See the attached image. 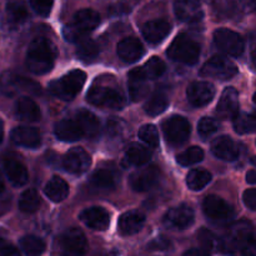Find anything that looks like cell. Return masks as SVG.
<instances>
[{
	"label": "cell",
	"instance_id": "cell-1",
	"mask_svg": "<svg viewBox=\"0 0 256 256\" xmlns=\"http://www.w3.org/2000/svg\"><path fill=\"white\" fill-rule=\"evenodd\" d=\"M224 252H240L242 256H256V232L249 222H239L230 226L222 240Z\"/></svg>",
	"mask_w": 256,
	"mask_h": 256
},
{
	"label": "cell",
	"instance_id": "cell-2",
	"mask_svg": "<svg viewBox=\"0 0 256 256\" xmlns=\"http://www.w3.org/2000/svg\"><path fill=\"white\" fill-rule=\"evenodd\" d=\"M58 50L46 38H35L29 45L26 52V68L36 75L49 72L54 66Z\"/></svg>",
	"mask_w": 256,
	"mask_h": 256
},
{
	"label": "cell",
	"instance_id": "cell-3",
	"mask_svg": "<svg viewBox=\"0 0 256 256\" xmlns=\"http://www.w3.org/2000/svg\"><path fill=\"white\" fill-rule=\"evenodd\" d=\"M100 24V15L92 9H82L64 28L62 34L68 42H78L92 32Z\"/></svg>",
	"mask_w": 256,
	"mask_h": 256
},
{
	"label": "cell",
	"instance_id": "cell-4",
	"mask_svg": "<svg viewBox=\"0 0 256 256\" xmlns=\"http://www.w3.org/2000/svg\"><path fill=\"white\" fill-rule=\"evenodd\" d=\"M85 80H86V74L82 70L75 69L60 79L50 82L49 92L54 96L65 100V102H69L79 94L80 90L84 86Z\"/></svg>",
	"mask_w": 256,
	"mask_h": 256
},
{
	"label": "cell",
	"instance_id": "cell-5",
	"mask_svg": "<svg viewBox=\"0 0 256 256\" xmlns=\"http://www.w3.org/2000/svg\"><path fill=\"white\" fill-rule=\"evenodd\" d=\"M168 56L185 65L196 64L200 56V45L186 34H180L168 49Z\"/></svg>",
	"mask_w": 256,
	"mask_h": 256
},
{
	"label": "cell",
	"instance_id": "cell-6",
	"mask_svg": "<svg viewBox=\"0 0 256 256\" xmlns=\"http://www.w3.org/2000/svg\"><path fill=\"white\" fill-rule=\"evenodd\" d=\"M88 242L84 232L76 228L68 229L58 240L56 256H84Z\"/></svg>",
	"mask_w": 256,
	"mask_h": 256
},
{
	"label": "cell",
	"instance_id": "cell-7",
	"mask_svg": "<svg viewBox=\"0 0 256 256\" xmlns=\"http://www.w3.org/2000/svg\"><path fill=\"white\" fill-rule=\"evenodd\" d=\"M238 74V68L234 62L222 55H214L200 69V75L204 78H214L220 80H229Z\"/></svg>",
	"mask_w": 256,
	"mask_h": 256
},
{
	"label": "cell",
	"instance_id": "cell-8",
	"mask_svg": "<svg viewBox=\"0 0 256 256\" xmlns=\"http://www.w3.org/2000/svg\"><path fill=\"white\" fill-rule=\"evenodd\" d=\"M86 100L92 105L106 109L120 110L125 106V99L119 92L108 86H94L89 90Z\"/></svg>",
	"mask_w": 256,
	"mask_h": 256
},
{
	"label": "cell",
	"instance_id": "cell-9",
	"mask_svg": "<svg viewBox=\"0 0 256 256\" xmlns=\"http://www.w3.org/2000/svg\"><path fill=\"white\" fill-rule=\"evenodd\" d=\"M214 44L220 52L232 56H239L245 49V42L242 35L225 28L215 30Z\"/></svg>",
	"mask_w": 256,
	"mask_h": 256
},
{
	"label": "cell",
	"instance_id": "cell-10",
	"mask_svg": "<svg viewBox=\"0 0 256 256\" xmlns=\"http://www.w3.org/2000/svg\"><path fill=\"white\" fill-rule=\"evenodd\" d=\"M192 128L190 122L185 118L174 115L162 122V132L166 142L172 145H180L189 138Z\"/></svg>",
	"mask_w": 256,
	"mask_h": 256
},
{
	"label": "cell",
	"instance_id": "cell-11",
	"mask_svg": "<svg viewBox=\"0 0 256 256\" xmlns=\"http://www.w3.org/2000/svg\"><path fill=\"white\" fill-rule=\"evenodd\" d=\"M205 215L214 222H228L235 215L234 208L218 195H209L202 202Z\"/></svg>",
	"mask_w": 256,
	"mask_h": 256
},
{
	"label": "cell",
	"instance_id": "cell-12",
	"mask_svg": "<svg viewBox=\"0 0 256 256\" xmlns=\"http://www.w3.org/2000/svg\"><path fill=\"white\" fill-rule=\"evenodd\" d=\"M160 179V170L155 165H149L142 169L136 170L134 174L130 176L129 184L134 192H145L158 184Z\"/></svg>",
	"mask_w": 256,
	"mask_h": 256
},
{
	"label": "cell",
	"instance_id": "cell-13",
	"mask_svg": "<svg viewBox=\"0 0 256 256\" xmlns=\"http://www.w3.org/2000/svg\"><path fill=\"white\" fill-rule=\"evenodd\" d=\"M90 165L92 158L82 148H72L62 158V168L70 174H82L89 169Z\"/></svg>",
	"mask_w": 256,
	"mask_h": 256
},
{
	"label": "cell",
	"instance_id": "cell-14",
	"mask_svg": "<svg viewBox=\"0 0 256 256\" xmlns=\"http://www.w3.org/2000/svg\"><path fill=\"white\" fill-rule=\"evenodd\" d=\"M195 220L194 210L188 205L182 204L172 208L164 216V224L170 229L184 230L192 226Z\"/></svg>",
	"mask_w": 256,
	"mask_h": 256
},
{
	"label": "cell",
	"instance_id": "cell-15",
	"mask_svg": "<svg viewBox=\"0 0 256 256\" xmlns=\"http://www.w3.org/2000/svg\"><path fill=\"white\" fill-rule=\"evenodd\" d=\"M186 95L192 106H205L214 99L215 86L208 82H195L188 86Z\"/></svg>",
	"mask_w": 256,
	"mask_h": 256
},
{
	"label": "cell",
	"instance_id": "cell-16",
	"mask_svg": "<svg viewBox=\"0 0 256 256\" xmlns=\"http://www.w3.org/2000/svg\"><path fill=\"white\" fill-rule=\"evenodd\" d=\"M239 94L234 88H226L220 96L219 102L216 106V114L219 118L226 119H234L239 114Z\"/></svg>",
	"mask_w": 256,
	"mask_h": 256
},
{
	"label": "cell",
	"instance_id": "cell-17",
	"mask_svg": "<svg viewBox=\"0 0 256 256\" xmlns=\"http://www.w3.org/2000/svg\"><path fill=\"white\" fill-rule=\"evenodd\" d=\"M172 32V25L168 20L154 19L146 22L142 28V36L150 44H159Z\"/></svg>",
	"mask_w": 256,
	"mask_h": 256
},
{
	"label": "cell",
	"instance_id": "cell-18",
	"mask_svg": "<svg viewBox=\"0 0 256 256\" xmlns=\"http://www.w3.org/2000/svg\"><path fill=\"white\" fill-rule=\"evenodd\" d=\"M79 219L86 225L88 228L92 230H102L106 229L110 224V215L104 208L92 206L82 210L79 215Z\"/></svg>",
	"mask_w": 256,
	"mask_h": 256
},
{
	"label": "cell",
	"instance_id": "cell-19",
	"mask_svg": "<svg viewBox=\"0 0 256 256\" xmlns=\"http://www.w3.org/2000/svg\"><path fill=\"white\" fill-rule=\"evenodd\" d=\"M174 12L178 19L184 22H196L202 18L199 0H175Z\"/></svg>",
	"mask_w": 256,
	"mask_h": 256
},
{
	"label": "cell",
	"instance_id": "cell-20",
	"mask_svg": "<svg viewBox=\"0 0 256 256\" xmlns=\"http://www.w3.org/2000/svg\"><path fill=\"white\" fill-rule=\"evenodd\" d=\"M148 76L144 74L142 68L132 69L128 75V86H129V94L132 102H140L145 99L149 92V82Z\"/></svg>",
	"mask_w": 256,
	"mask_h": 256
},
{
	"label": "cell",
	"instance_id": "cell-21",
	"mask_svg": "<svg viewBox=\"0 0 256 256\" xmlns=\"http://www.w3.org/2000/svg\"><path fill=\"white\" fill-rule=\"evenodd\" d=\"M212 152L215 156L224 162H234L240 155L239 145L226 135L216 138L212 142Z\"/></svg>",
	"mask_w": 256,
	"mask_h": 256
},
{
	"label": "cell",
	"instance_id": "cell-22",
	"mask_svg": "<svg viewBox=\"0 0 256 256\" xmlns=\"http://www.w3.org/2000/svg\"><path fill=\"white\" fill-rule=\"evenodd\" d=\"M2 166L8 179L14 186H22L28 182L29 174L25 165L15 156H6L2 160Z\"/></svg>",
	"mask_w": 256,
	"mask_h": 256
},
{
	"label": "cell",
	"instance_id": "cell-23",
	"mask_svg": "<svg viewBox=\"0 0 256 256\" xmlns=\"http://www.w3.org/2000/svg\"><path fill=\"white\" fill-rule=\"evenodd\" d=\"M116 52L125 62H135L144 54V46L136 38H125L118 44Z\"/></svg>",
	"mask_w": 256,
	"mask_h": 256
},
{
	"label": "cell",
	"instance_id": "cell-24",
	"mask_svg": "<svg viewBox=\"0 0 256 256\" xmlns=\"http://www.w3.org/2000/svg\"><path fill=\"white\" fill-rule=\"evenodd\" d=\"M12 142L19 146L35 149L40 145V132L36 128L32 126H18L10 134Z\"/></svg>",
	"mask_w": 256,
	"mask_h": 256
},
{
	"label": "cell",
	"instance_id": "cell-25",
	"mask_svg": "<svg viewBox=\"0 0 256 256\" xmlns=\"http://www.w3.org/2000/svg\"><path fill=\"white\" fill-rule=\"evenodd\" d=\"M242 5L240 0H214L212 12L218 20L238 19L242 16Z\"/></svg>",
	"mask_w": 256,
	"mask_h": 256
},
{
	"label": "cell",
	"instance_id": "cell-26",
	"mask_svg": "<svg viewBox=\"0 0 256 256\" xmlns=\"http://www.w3.org/2000/svg\"><path fill=\"white\" fill-rule=\"evenodd\" d=\"M145 224L144 214L139 212H128L122 214L119 219V232L122 235H134L138 234L142 229Z\"/></svg>",
	"mask_w": 256,
	"mask_h": 256
},
{
	"label": "cell",
	"instance_id": "cell-27",
	"mask_svg": "<svg viewBox=\"0 0 256 256\" xmlns=\"http://www.w3.org/2000/svg\"><path fill=\"white\" fill-rule=\"evenodd\" d=\"M54 134L58 139L62 142H76L84 136V132L82 130L76 120L64 119L56 122L54 126Z\"/></svg>",
	"mask_w": 256,
	"mask_h": 256
},
{
	"label": "cell",
	"instance_id": "cell-28",
	"mask_svg": "<svg viewBox=\"0 0 256 256\" xmlns=\"http://www.w3.org/2000/svg\"><path fill=\"white\" fill-rule=\"evenodd\" d=\"M5 19L9 26L16 28L28 19L26 5L22 0H12L5 8Z\"/></svg>",
	"mask_w": 256,
	"mask_h": 256
},
{
	"label": "cell",
	"instance_id": "cell-29",
	"mask_svg": "<svg viewBox=\"0 0 256 256\" xmlns=\"http://www.w3.org/2000/svg\"><path fill=\"white\" fill-rule=\"evenodd\" d=\"M15 115L22 122H38L40 119V109L30 98H20L15 104Z\"/></svg>",
	"mask_w": 256,
	"mask_h": 256
},
{
	"label": "cell",
	"instance_id": "cell-30",
	"mask_svg": "<svg viewBox=\"0 0 256 256\" xmlns=\"http://www.w3.org/2000/svg\"><path fill=\"white\" fill-rule=\"evenodd\" d=\"M150 159H152V152L139 142H132L125 150L124 160L129 165L140 166L149 162Z\"/></svg>",
	"mask_w": 256,
	"mask_h": 256
},
{
	"label": "cell",
	"instance_id": "cell-31",
	"mask_svg": "<svg viewBox=\"0 0 256 256\" xmlns=\"http://www.w3.org/2000/svg\"><path fill=\"white\" fill-rule=\"evenodd\" d=\"M44 192L52 202H60L69 195V185L60 176H52L45 185Z\"/></svg>",
	"mask_w": 256,
	"mask_h": 256
},
{
	"label": "cell",
	"instance_id": "cell-32",
	"mask_svg": "<svg viewBox=\"0 0 256 256\" xmlns=\"http://www.w3.org/2000/svg\"><path fill=\"white\" fill-rule=\"evenodd\" d=\"M75 120H76L78 124L80 125L82 130L84 132V135H86L89 138H95L99 135L100 122L92 112H88L85 109L79 110L76 112Z\"/></svg>",
	"mask_w": 256,
	"mask_h": 256
},
{
	"label": "cell",
	"instance_id": "cell-33",
	"mask_svg": "<svg viewBox=\"0 0 256 256\" xmlns=\"http://www.w3.org/2000/svg\"><path fill=\"white\" fill-rule=\"evenodd\" d=\"M19 244L26 256H42L45 252V242L35 235H25L20 239Z\"/></svg>",
	"mask_w": 256,
	"mask_h": 256
},
{
	"label": "cell",
	"instance_id": "cell-34",
	"mask_svg": "<svg viewBox=\"0 0 256 256\" xmlns=\"http://www.w3.org/2000/svg\"><path fill=\"white\" fill-rule=\"evenodd\" d=\"M232 125L238 134H252L256 132V114L239 112L232 119Z\"/></svg>",
	"mask_w": 256,
	"mask_h": 256
},
{
	"label": "cell",
	"instance_id": "cell-35",
	"mask_svg": "<svg viewBox=\"0 0 256 256\" xmlns=\"http://www.w3.org/2000/svg\"><path fill=\"white\" fill-rule=\"evenodd\" d=\"M212 182V174L205 169H192L186 176V185L189 189L199 192Z\"/></svg>",
	"mask_w": 256,
	"mask_h": 256
},
{
	"label": "cell",
	"instance_id": "cell-36",
	"mask_svg": "<svg viewBox=\"0 0 256 256\" xmlns=\"http://www.w3.org/2000/svg\"><path fill=\"white\" fill-rule=\"evenodd\" d=\"M40 206V196L34 189H28L20 195L19 209L25 214L35 212Z\"/></svg>",
	"mask_w": 256,
	"mask_h": 256
},
{
	"label": "cell",
	"instance_id": "cell-37",
	"mask_svg": "<svg viewBox=\"0 0 256 256\" xmlns=\"http://www.w3.org/2000/svg\"><path fill=\"white\" fill-rule=\"evenodd\" d=\"M168 104H169V100H168L166 95L162 94V92H156V94L152 95V98L146 100V102L144 104V110L146 114L152 115V116H156V115L165 112Z\"/></svg>",
	"mask_w": 256,
	"mask_h": 256
},
{
	"label": "cell",
	"instance_id": "cell-38",
	"mask_svg": "<svg viewBox=\"0 0 256 256\" xmlns=\"http://www.w3.org/2000/svg\"><path fill=\"white\" fill-rule=\"evenodd\" d=\"M92 185L99 189H114L115 182V175L112 172L106 169H99L92 175Z\"/></svg>",
	"mask_w": 256,
	"mask_h": 256
},
{
	"label": "cell",
	"instance_id": "cell-39",
	"mask_svg": "<svg viewBox=\"0 0 256 256\" xmlns=\"http://www.w3.org/2000/svg\"><path fill=\"white\" fill-rule=\"evenodd\" d=\"M204 159V152L200 146H192L189 149L184 150L176 156L178 162L182 166H190L200 162Z\"/></svg>",
	"mask_w": 256,
	"mask_h": 256
},
{
	"label": "cell",
	"instance_id": "cell-40",
	"mask_svg": "<svg viewBox=\"0 0 256 256\" xmlns=\"http://www.w3.org/2000/svg\"><path fill=\"white\" fill-rule=\"evenodd\" d=\"M142 72L146 75L148 79H156V78L162 76V74L166 70V65L162 62L160 58L152 56V59L148 60L144 64V66H142Z\"/></svg>",
	"mask_w": 256,
	"mask_h": 256
},
{
	"label": "cell",
	"instance_id": "cell-41",
	"mask_svg": "<svg viewBox=\"0 0 256 256\" xmlns=\"http://www.w3.org/2000/svg\"><path fill=\"white\" fill-rule=\"evenodd\" d=\"M138 135H139V139H142L148 146L156 148L159 145V132H158V129L155 125H142L139 129Z\"/></svg>",
	"mask_w": 256,
	"mask_h": 256
},
{
	"label": "cell",
	"instance_id": "cell-42",
	"mask_svg": "<svg viewBox=\"0 0 256 256\" xmlns=\"http://www.w3.org/2000/svg\"><path fill=\"white\" fill-rule=\"evenodd\" d=\"M140 2H142V0H119V2H116L115 4H112L108 12H109V14L112 15V16L126 15L135 9L136 5H139Z\"/></svg>",
	"mask_w": 256,
	"mask_h": 256
},
{
	"label": "cell",
	"instance_id": "cell-43",
	"mask_svg": "<svg viewBox=\"0 0 256 256\" xmlns=\"http://www.w3.org/2000/svg\"><path fill=\"white\" fill-rule=\"evenodd\" d=\"M99 54V46L92 40H85L78 48V55L82 60H92Z\"/></svg>",
	"mask_w": 256,
	"mask_h": 256
},
{
	"label": "cell",
	"instance_id": "cell-44",
	"mask_svg": "<svg viewBox=\"0 0 256 256\" xmlns=\"http://www.w3.org/2000/svg\"><path fill=\"white\" fill-rule=\"evenodd\" d=\"M218 129H219V124H218L216 120L212 119V118H202L198 124V132H199L200 136L204 138V139L215 134Z\"/></svg>",
	"mask_w": 256,
	"mask_h": 256
},
{
	"label": "cell",
	"instance_id": "cell-45",
	"mask_svg": "<svg viewBox=\"0 0 256 256\" xmlns=\"http://www.w3.org/2000/svg\"><path fill=\"white\" fill-rule=\"evenodd\" d=\"M198 238H199L200 242H202V246L205 248V250L216 252V250H220V248H222L220 239H218L212 232H208V230H202Z\"/></svg>",
	"mask_w": 256,
	"mask_h": 256
},
{
	"label": "cell",
	"instance_id": "cell-46",
	"mask_svg": "<svg viewBox=\"0 0 256 256\" xmlns=\"http://www.w3.org/2000/svg\"><path fill=\"white\" fill-rule=\"evenodd\" d=\"M55 0H30V6L40 16H48L52 12Z\"/></svg>",
	"mask_w": 256,
	"mask_h": 256
},
{
	"label": "cell",
	"instance_id": "cell-47",
	"mask_svg": "<svg viewBox=\"0 0 256 256\" xmlns=\"http://www.w3.org/2000/svg\"><path fill=\"white\" fill-rule=\"evenodd\" d=\"M10 82H12V84L16 85V86L19 88V89L26 90V92H32V94H38V92H40V86H39V85L35 84V82H30V80H28L26 78L12 76Z\"/></svg>",
	"mask_w": 256,
	"mask_h": 256
},
{
	"label": "cell",
	"instance_id": "cell-48",
	"mask_svg": "<svg viewBox=\"0 0 256 256\" xmlns=\"http://www.w3.org/2000/svg\"><path fill=\"white\" fill-rule=\"evenodd\" d=\"M242 202L249 209L256 210V188L245 190L242 194Z\"/></svg>",
	"mask_w": 256,
	"mask_h": 256
},
{
	"label": "cell",
	"instance_id": "cell-49",
	"mask_svg": "<svg viewBox=\"0 0 256 256\" xmlns=\"http://www.w3.org/2000/svg\"><path fill=\"white\" fill-rule=\"evenodd\" d=\"M0 256H22L19 250L14 245L9 244L5 240L0 242Z\"/></svg>",
	"mask_w": 256,
	"mask_h": 256
},
{
	"label": "cell",
	"instance_id": "cell-50",
	"mask_svg": "<svg viewBox=\"0 0 256 256\" xmlns=\"http://www.w3.org/2000/svg\"><path fill=\"white\" fill-rule=\"evenodd\" d=\"M170 246V242H168L165 238H158L155 239L152 244L149 245V248L152 250H165Z\"/></svg>",
	"mask_w": 256,
	"mask_h": 256
},
{
	"label": "cell",
	"instance_id": "cell-51",
	"mask_svg": "<svg viewBox=\"0 0 256 256\" xmlns=\"http://www.w3.org/2000/svg\"><path fill=\"white\" fill-rule=\"evenodd\" d=\"M242 9L248 12H254L256 10V0H240Z\"/></svg>",
	"mask_w": 256,
	"mask_h": 256
},
{
	"label": "cell",
	"instance_id": "cell-52",
	"mask_svg": "<svg viewBox=\"0 0 256 256\" xmlns=\"http://www.w3.org/2000/svg\"><path fill=\"white\" fill-rule=\"evenodd\" d=\"M184 256H210V255L206 250L192 249V250H188V252L184 254Z\"/></svg>",
	"mask_w": 256,
	"mask_h": 256
},
{
	"label": "cell",
	"instance_id": "cell-53",
	"mask_svg": "<svg viewBox=\"0 0 256 256\" xmlns=\"http://www.w3.org/2000/svg\"><path fill=\"white\" fill-rule=\"evenodd\" d=\"M246 182L252 185L256 184V170H250V172H248Z\"/></svg>",
	"mask_w": 256,
	"mask_h": 256
},
{
	"label": "cell",
	"instance_id": "cell-54",
	"mask_svg": "<svg viewBox=\"0 0 256 256\" xmlns=\"http://www.w3.org/2000/svg\"><path fill=\"white\" fill-rule=\"evenodd\" d=\"M2 139H4V122L0 120V144L2 142Z\"/></svg>",
	"mask_w": 256,
	"mask_h": 256
},
{
	"label": "cell",
	"instance_id": "cell-55",
	"mask_svg": "<svg viewBox=\"0 0 256 256\" xmlns=\"http://www.w3.org/2000/svg\"><path fill=\"white\" fill-rule=\"evenodd\" d=\"M4 188H5V185H4V178H2V172H0V194H2V192H4Z\"/></svg>",
	"mask_w": 256,
	"mask_h": 256
},
{
	"label": "cell",
	"instance_id": "cell-56",
	"mask_svg": "<svg viewBox=\"0 0 256 256\" xmlns=\"http://www.w3.org/2000/svg\"><path fill=\"white\" fill-rule=\"evenodd\" d=\"M252 64H254V66L256 68V48L252 52Z\"/></svg>",
	"mask_w": 256,
	"mask_h": 256
},
{
	"label": "cell",
	"instance_id": "cell-57",
	"mask_svg": "<svg viewBox=\"0 0 256 256\" xmlns=\"http://www.w3.org/2000/svg\"><path fill=\"white\" fill-rule=\"evenodd\" d=\"M199 2L202 4V2H214V0H199Z\"/></svg>",
	"mask_w": 256,
	"mask_h": 256
},
{
	"label": "cell",
	"instance_id": "cell-58",
	"mask_svg": "<svg viewBox=\"0 0 256 256\" xmlns=\"http://www.w3.org/2000/svg\"><path fill=\"white\" fill-rule=\"evenodd\" d=\"M252 164L255 165V166H256V156H254V158H252Z\"/></svg>",
	"mask_w": 256,
	"mask_h": 256
},
{
	"label": "cell",
	"instance_id": "cell-59",
	"mask_svg": "<svg viewBox=\"0 0 256 256\" xmlns=\"http://www.w3.org/2000/svg\"><path fill=\"white\" fill-rule=\"evenodd\" d=\"M252 100H254V102L256 104V92L254 94V96H252Z\"/></svg>",
	"mask_w": 256,
	"mask_h": 256
}]
</instances>
